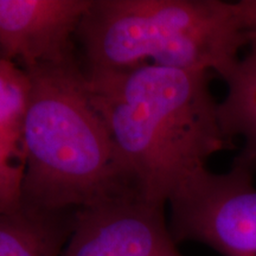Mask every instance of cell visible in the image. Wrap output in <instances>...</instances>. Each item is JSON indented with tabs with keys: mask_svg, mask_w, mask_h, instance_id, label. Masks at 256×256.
Masks as SVG:
<instances>
[{
	"mask_svg": "<svg viewBox=\"0 0 256 256\" xmlns=\"http://www.w3.org/2000/svg\"><path fill=\"white\" fill-rule=\"evenodd\" d=\"M136 196L165 206L176 190L230 139L210 90V72L144 63L84 72Z\"/></svg>",
	"mask_w": 256,
	"mask_h": 256,
	"instance_id": "obj_1",
	"label": "cell"
},
{
	"mask_svg": "<svg viewBox=\"0 0 256 256\" xmlns=\"http://www.w3.org/2000/svg\"><path fill=\"white\" fill-rule=\"evenodd\" d=\"M26 72L32 94L20 142L23 204L76 211L136 196L76 60Z\"/></svg>",
	"mask_w": 256,
	"mask_h": 256,
	"instance_id": "obj_2",
	"label": "cell"
},
{
	"mask_svg": "<svg viewBox=\"0 0 256 256\" xmlns=\"http://www.w3.org/2000/svg\"><path fill=\"white\" fill-rule=\"evenodd\" d=\"M78 37L88 68L152 63L223 80L244 48L234 2L220 0H92Z\"/></svg>",
	"mask_w": 256,
	"mask_h": 256,
	"instance_id": "obj_3",
	"label": "cell"
},
{
	"mask_svg": "<svg viewBox=\"0 0 256 256\" xmlns=\"http://www.w3.org/2000/svg\"><path fill=\"white\" fill-rule=\"evenodd\" d=\"M255 170L235 158L226 174L198 170L170 198L176 242L209 246L223 256H256Z\"/></svg>",
	"mask_w": 256,
	"mask_h": 256,
	"instance_id": "obj_4",
	"label": "cell"
},
{
	"mask_svg": "<svg viewBox=\"0 0 256 256\" xmlns=\"http://www.w3.org/2000/svg\"><path fill=\"white\" fill-rule=\"evenodd\" d=\"M60 256H183L164 206L128 196L76 210Z\"/></svg>",
	"mask_w": 256,
	"mask_h": 256,
	"instance_id": "obj_5",
	"label": "cell"
},
{
	"mask_svg": "<svg viewBox=\"0 0 256 256\" xmlns=\"http://www.w3.org/2000/svg\"><path fill=\"white\" fill-rule=\"evenodd\" d=\"M92 0H0V54L25 70L75 60L72 36Z\"/></svg>",
	"mask_w": 256,
	"mask_h": 256,
	"instance_id": "obj_6",
	"label": "cell"
},
{
	"mask_svg": "<svg viewBox=\"0 0 256 256\" xmlns=\"http://www.w3.org/2000/svg\"><path fill=\"white\" fill-rule=\"evenodd\" d=\"M76 211H49L23 204L0 211V256H60Z\"/></svg>",
	"mask_w": 256,
	"mask_h": 256,
	"instance_id": "obj_7",
	"label": "cell"
},
{
	"mask_svg": "<svg viewBox=\"0 0 256 256\" xmlns=\"http://www.w3.org/2000/svg\"><path fill=\"white\" fill-rule=\"evenodd\" d=\"M226 95L218 104L220 124L232 140L243 139L236 159L256 168V56L241 57L234 72L224 80Z\"/></svg>",
	"mask_w": 256,
	"mask_h": 256,
	"instance_id": "obj_8",
	"label": "cell"
},
{
	"mask_svg": "<svg viewBox=\"0 0 256 256\" xmlns=\"http://www.w3.org/2000/svg\"><path fill=\"white\" fill-rule=\"evenodd\" d=\"M31 94L30 74L0 54V139L19 148Z\"/></svg>",
	"mask_w": 256,
	"mask_h": 256,
	"instance_id": "obj_9",
	"label": "cell"
},
{
	"mask_svg": "<svg viewBox=\"0 0 256 256\" xmlns=\"http://www.w3.org/2000/svg\"><path fill=\"white\" fill-rule=\"evenodd\" d=\"M22 159V150L0 139V211L17 210L23 206L24 164H16Z\"/></svg>",
	"mask_w": 256,
	"mask_h": 256,
	"instance_id": "obj_10",
	"label": "cell"
},
{
	"mask_svg": "<svg viewBox=\"0 0 256 256\" xmlns=\"http://www.w3.org/2000/svg\"><path fill=\"white\" fill-rule=\"evenodd\" d=\"M234 10L247 54L256 56V0L234 2Z\"/></svg>",
	"mask_w": 256,
	"mask_h": 256,
	"instance_id": "obj_11",
	"label": "cell"
}]
</instances>
